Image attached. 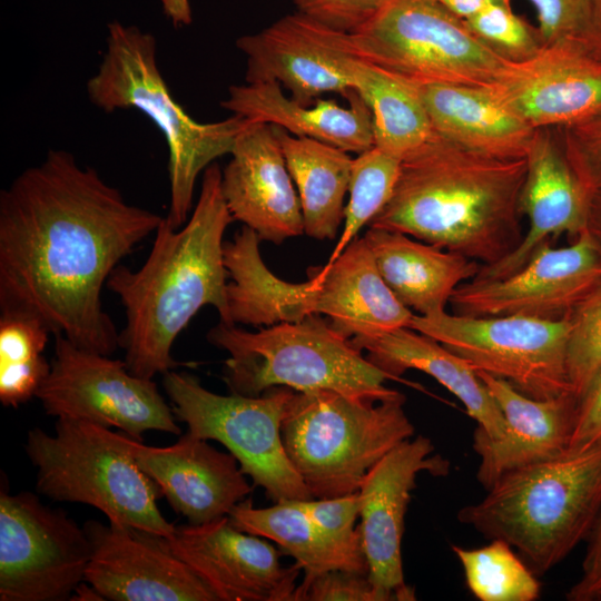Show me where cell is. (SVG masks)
<instances>
[{"label":"cell","mask_w":601,"mask_h":601,"mask_svg":"<svg viewBox=\"0 0 601 601\" xmlns=\"http://www.w3.org/2000/svg\"><path fill=\"white\" fill-rule=\"evenodd\" d=\"M585 229L601 247V189L589 197Z\"/></svg>","instance_id":"obj_46"},{"label":"cell","mask_w":601,"mask_h":601,"mask_svg":"<svg viewBox=\"0 0 601 601\" xmlns=\"http://www.w3.org/2000/svg\"><path fill=\"white\" fill-rule=\"evenodd\" d=\"M525 175L526 158L485 155L434 132L402 158L393 195L368 227L491 265L523 239Z\"/></svg>","instance_id":"obj_3"},{"label":"cell","mask_w":601,"mask_h":601,"mask_svg":"<svg viewBox=\"0 0 601 601\" xmlns=\"http://www.w3.org/2000/svg\"><path fill=\"white\" fill-rule=\"evenodd\" d=\"M364 238L395 297L414 314L445 311L454 290L481 265L401 231L370 227Z\"/></svg>","instance_id":"obj_27"},{"label":"cell","mask_w":601,"mask_h":601,"mask_svg":"<svg viewBox=\"0 0 601 601\" xmlns=\"http://www.w3.org/2000/svg\"><path fill=\"white\" fill-rule=\"evenodd\" d=\"M601 440V371L577 397L568 447H579Z\"/></svg>","instance_id":"obj_43"},{"label":"cell","mask_w":601,"mask_h":601,"mask_svg":"<svg viewBox=\"0 0 601 601\" xmlns=\"http://www.w3.org/2000/svg\"><path fill=\"white\" fill-rule=\"evenodd\" d=\"M461 523L516 549L536 575L589 536L601 511V440L502 475Z\"/></svg>","instance_id":"obj_4"},{"label":"cell","mask_w":601,"mask_h":601,"mask_svg":"<svg viewBox=\"0 0 601 601\" xmlns=\"http://www.w3.org/2000/svg\"><path fill=\"white\" fill-rule=\"evenodd\" d=\"M410 328L435 339L476 372L502 378L529 397L546 400L572 392L565 367L568 319L473 317L445 309L414 314Z\"/></svg>","instance_id":"obj_11"},{"label":"cell","mask_w":601,"mask_h":601,"mask_svg":"<svg viewBox=\"0 0 601 601\" xmlns=\"http://www.w3.org/2000/svg\"><path fill=\"white\" fill-rule=\"evenodd\" d=\"M433 131L500 158H525L535 129L500 105L485 87L416 86Z\"/></svg>","instance_id":"obj_28"},{"label":"cell","mask_w":601,"mask_h":601,"mask_svg":"<svg viewBox=\"0 0 601 601\" xmlns=\"http://www.w3.org/2000/svg\"><path fill=\"white\" fill-rule=\"evenodd\" d=\"M246 57L245 82L276 81L290 98L312 105L326 92L354 89L357 58L351 32L333 29L299 11L236 40Z\"/></svg>","instance_id":"obj_15"},{"label":"cell","mask_w":601,"mask_h":601,"mask_svg":"<svg viewBox=\"0 0 601 601\" xmlns=\"http://www.w3.org/2000/svg\"><path fill=\"white\" fill-rule=\"evenodd\" d=\"M558 129L566 159L590 197L601 189V111Z\"/></svg>","instance_id":"obj_39"},{"label":"cell","mask_w":601,"mask_h":601,"mask_svg":"<svg viewBox=\"0 0 601 601\" xmlns=\"http://www.w3.org/2000/svg\"><path fill=\"white\" fill-rule=\"evenodd\" d=\"M162 386L187 432L224 445L269 500L313 499L282 442L280 425L294 390L275 386L255 397L221 395L205 388L196 376L174 370L162 374Z\"/></svg>","instance_id":"obj_10"},{"label":"cell","mask_w":601,"mask_h":601,"mask_svg":"<svg viewBox=\"0 0 601 601\" xmlns=\"http://www.w3.org/2000/svg\"><path fill=\"white\" fill-rule=\"evenodd\" d=\"M234 220L215 162L203 173L200 193L188 220L179 228L162 217L144 265H119L107 280L125 308L119 347L132 374L152 380L175 370V339L196 313L210 305L220 322L233 324L227 302L224 234Z\"/></svg>","instance_id":"obj_2"},{"label":"cell","mask_w":601,"mask_h":601,"mask_svg":"<svg viewBox=\"0 0 601 601\" xmlns=\"http://www.w3.org/2000/svg\"><path fill=\"white\" fill-rule=\"evenodd\" d=\"M401 160L376 146L353 158L343 231L326 264L333 263L386 206L397 181Z\"/></svg>","instance_id":"obj_35"},{"label":"cell","mask_w":601,"mask_h":601,"mask_svg":"<svg viewBox=\"0 0 601 601\" xmlns=\"http://www.w3.org/2000/svg\"><path fill=\"white\" fill-rule=\"evenodd\" d=\"M461 20H466L486 7L510 0H432Z\"/></svg>","instance_id":"obj_45"},{"label":"cell","mask_w":601,"mask_h":601,"mask_svg":"<svg viewBox=\"0 0 601 601\" xmlns=\"http://www.w3.org/2000/svg\"><path fill=\"white\" fill-rule=\"evenodd\" d=\"M319 282L316 314L351 339L410 327L414 313L393 294L381 276L364 237L353 239L331 264L311 267Z\"/></svg>","instance_id":"obj_24"},{"label":"cell","mask_w":601,"mask_h":601,"mask_svg":"<svg viewBox=\"0 0 601 601\" xmlns=\"http://www.w3.org/2000/svg\"><path fill=\"white\" fill-rule=\"evenodd\" d=\"M476 373L505 420L504 433L497 439L477 427L473 433L472 447L479 456L476 479L485 490L505 473L553 457L568 447L577 404L572 392L535 400L502 378Z\"/></svg>","instance_id":"obj_23"},{"label":"cell","mask_w":601,"mask_h":601,"mask_svg":"<svg viewBox=\"0 0 601 601\" xmlns=\"http://www.w3.org/2000/svg\"><path fill=\"white\" fill-rule=\"evenodd\" d=\"M544 45L568 39L592 42L594 0H530ZM593 43V42H592Z\"/></svg>","instance_id":"obj_41"},{"label":"cell","mask_w":601,"mask_h":601,"mask_svg":"<svg viewBox=\"0 0 601 601\" xmlns=\"http://www.w3.org/2000/svg\"><path fill=\"white\" fill-rule=\"evenodd\" d=\"M0 312V402L18 407L36 397L50 373L43 351L51 332L33 315Z\"/></svg>","instance_id":"obj_33"},{"label":"cell","mask_w":601,"mask_h":601,"mask_svg":"<svg viewBox=\"0 0 601 601\" xmlns=\"http://www.w3.org/2000/svg\"><path fill=\"white\" fill-rule=\"evenodd\" d=\"M121 439L187 523L203 524L229 515L254 487L231 453L220 452L189 432L165 447L145 445L124 434Z\"/></svg>","instance_id":"obj_21"},{"label":"cell","mask_w":601,"mask_h":601,"mask_svg":"<svg viewBox=\"0 0 601 601\" xmlns=\"http://www.w3.org/2000/svg\"><path fill=\"white\" fill-rule=\"evenodd\" d=\"M296 11L339 31L354 32L391 0H292Z\"/></svg>","instance_id":"obj_42"},{"label":"cell","mask_w":601,"mask_h":601,"mask_svg":"<svg viewBox=\"0 0 601 601\" xmlns=\"http://www.w3.org/2000/svg\"><path fill=\"white\" fill-rule=\"evenodd\" d=\"M434 451L424 435L405 440L367 472L357 491L368 577L392 601L416 600L414 588L404 580L402 538L418 474L444 476L450 471V462Z\"/></svg>","instance_id":"obj_17"},{"label":"cell","mask_w":601,"mask_h":601,"mask_svg":"<svg viewBox=\"0 0 601 601\" xmlns=\"http://www.w3.org/2000/svg\"><path fill=\"white\" fill-rule=\"evenodd\" d=\"M592 42L601 52V0H594L593 4Z\"/></svg>","instance_id":"obj_49"},{"label":"cell","mask_w":601,"mask_h":601,"mask_svg":"<svg viewBox=\"0 0 601 601\" xmlns=\"http://www.w3.org/2000/svg\"><path fill=\"white\" fill-rule=\"evenodd\" d=\"M485 88L533 129L569 126L601 111V52L585 39L544 45Z\"/></svg>","instance_id":"obj_16"},{"label":"cell","mask_w":601,"mask_h":601,"mask_svg":"<svg viewBox=\"0 0 601 601\" xmlns=\"http://www.w3.org/2000/svg\"><path fill=\"white\" fill-rule=\"evenodd\" d=\"M106 50L87 81L90 102L105 112L134 108L146 115L168 147L170 203L167 218L181 227L193 210L200 173L224 155L248 120L238 115L213 122L191 118L175 100L158 66L157 40L137 26L108 23Z\"/></svg>","instance_id":"obj_5"},{"label":"cell","mask_w":601,"mask_h":601,"mask_svg":"<svg viewBox=\"0 0 601 601\" xmlns=\"http://www.w3.org/2000/svg\"><path fill=\"white\" fill-rule=\"evenodd\" d=\"M161 219L71 152L50 149L0 193V311L33 315L52 335L110 356L119 333L104 286Z\"/></svg>","instance_id":"obj_1"},{"label":"cell","mask_w":601,"mask_h":601,"mask_svg":"<svg viewBox=\"0 0 601 601\" xmlns=\"http://www.w3.org/2000/svg\"><path fill=\"white\" fill-rule=\"evenodd\" d=\"M229 155L221 189L234 220L277 245L302 235L300 203L275 127L248 121Z\"/></svg>","instance_id":"obj_20"},{"label":"cell","mask_w":601,"mask_h":601,"mask_svg":"<svg viewBox=\"0 0 601 601\" xmlns=\"http://www.w3.org/2000/svg\"><path fill=\"white\" fill-rule=\"evenodd\" d=\"M82 526L91 545L83 581L105 600L218 601L162 536L112 521L89 520Z\"/></svg>","instance_id":"obj_19"},{"label":"cell","mask_w":601,"mask_h":601,"mask_svg":"<svg viewBox=\"0 0 601 601\" xmlns=\"http://www.w3.org/2000/svg\"><path fill=\"white\" fill-rule=\"evenodd\" d=\"M396 392L383 400L331 390L292 394L280 425L286 454L314 499L357 492L367 472L415 428Z\"/></svg>","instance_id":"obj_6"},{"label":"cell","mask_w":601,"mask_h":601,"mask_svg":"<svg viewBox=\"0 0 601 601\" xmlns=\"http://www.w3.org/2000/svg\"><path fill=\"white\" fill-rule=\"evenodd\" d=\"M589 536L580 579L565 594L569 601H601V511Z\"/></svg>","instance_id":"obj_44"},{"label":"cell","mask_w":601,"mask_h":601,"mask_svg":"<svg viewBox=\"0 0 601 601\" xmlns=\"http://www.w3.org/2000/svg\"><path fill=\"white\" fill-rule=\"evenodd\" d=\"M161 539L218 601H294L302 569L282 565L273 544L238 530L229 515L175 525L173 534Z\"/></svg>","instance_id":"obj_18"},{"label":"cell","mask_w":601,"mask_h":601,"mask_svg":"<svg viewBox=\"0 0 601 601\" xmlns=\"http://www.w3.org/2000/svg\"><path fill=\"white\" fill-rule=\"evenodd\" d=\"M566 319L565 367L578 397L601 371V279L578 302Z\"/></svg>","instance_id":"obj_36"},{"label":"cell","mask_w":601,"mask_h":601,"mask_svg":"<svg viewBox=\"0 0 601 601\" xmlns=\"http://www.w3.org/2000/svg\"><path fill=\"white\" fill-rule=\"evenodd\" d=\"M351 37L358 59L415 86L486 87L508 63L432 0H391Z\"/></svg>","instance_id":"obj_9"},{"label":"cell","mask_w":601,"mask_h":601,"mask_svg":"<svg viewBox=\"0 0 601 601\" xmlns=\"http://www.w3.org/2000/svg\"><path fill=\"white\" fill-rule=\"evenodd\" d=\"M600 279L601 247L585 229L564 247L544 243L514 274L463 283L449 304L465 316L562 321Z\"/></svg>","instance_id":"obj_14"},{"label":"cell","mask_w":601,"mask_h":601,"mask_svg":"<svg viewBox=\"0 0 601 601\" xmlns=\"http://www.w3.org/2000/svg\"><path fill=\"white\" fill-rule=\"evenodd\" d=\"M471 593L481 601H535L541 594L536 574L503 540L482 548L452 545Z\"/></svg>","instance_id":"obj_34"},{"label":"cell","mask_w":601,"mask_h":601,"mask_svg":"<svg viewBox=\"0 0 601 601\" xmlns=\"http://www.w3.org/2000/svg\"><path fill=\"white\" fill-rule=\"evenodd\" d=\"M27 456L37 492L56 502L83 503L126 526L169 538L158 485L139 467L121 434L89 422L58 417L55 433L28 432Z\"/></svg>","instance_id":"obj_8"},{"label":"cell","mask_w":601,"mask_h":601,"mask_svg":"<svg viewBox=\"0 0 601 601\" xmlns=\"http://www.w3.org/2000/svg\"><path fill=\"white\" fill-rule=\"evenodd\" d=\"M322 316L313 314L256 332L219 321L207 339L229 354L223 372L229 392L255 397L286 386L296 392L331 390L373 400L394 395L397 391L385 386L393 377Z\"/></svg>","instance_id":"obj_7"},{"label":"cell","mask_w":601,"mask_h":601,"mask_svg":"<svg viewBox=\"0 0 601 601\" xmlns=\"http://www.w3.org/2000/svg\"><path fill=\"white\" fill-rule=\"evenodd\" d=\"M351 342L366 351L367 359L394 381H400L407 370L432 376L464 405L480 431L491 439L504 433L503 414L476 371L435 339L401 327L376 336L354 337Z\"/></svg>","instance_id":"obj_26"},{"label":"cell","mask_w":601,"mask_h":601,"mask_svg":"<svg viewBox=\"0 0 601 601\" xmlns=\"http://www.w3.org/2000/svg\"><path fill=\"white\" fill-rule=\"evenodd\" d=\"M259 242L256 231L244 226L230 242L224 243L231 323L265 327L316 314L318 279L311 274L304 283L280 279L264 263Z\"/></svg>","instance_id":"obj_29"},{"label":"cell","mask_w":601,"mask_h":601,"mask_svg":"<svg viewBox=\"0 0 601 601\" xmlns=\"http://www.w3.org/2000/svg\"><path fill=\"white\" fill-rule=\"evenodd\" d=\"M294 601H392L378 589L368 573L335 569L309 579L297 585Z\"/></svg>","instance_id":"obj_40"},{"label":"cell","mask_w":601,"mask_h":601,"mask_svg":"<svg viewBox=\"0 0 601 601\" xmlns=\"http://www.w3.org/2000/svg\"><path fill=\"white\" fill-rule=\"evenodd\" d=\"M275 130L298 190L304 233L318 240L334 239L344 219L353 158L333 145Z\"/></svg>","instance_id":"obj_30"},{"label":"cell","mask_w":601,"mask_h":601,"mask_svg":"<svg viewBox=\"0 0 601 601\" xmlns=\"http://www.w3.org/2000/svg\"><path fill=\"white\" fill-rule=\"evenodd\" d=\"M344 98L348 107L321 98L302 105L288 98L278 82L259 81L230 86L220 106L248 121L269 124L296 137L361 154L374 146L372 112L355 89Z\"/></svg>","instance_id":"obj_25"},{"label":"cell","mask_w":601,"mask_h":601,"mask_svg":"<svg viewBox=\"0 0 601 601\" xmlns=\"http://www.w3.org/2000/svg\"><path fill=\"white\" fill-rule=\"evenodd\" d=\"M162 9L173 16H185L191 11L189 0H160Z\"/></svg>","instance_id":"obj_48"},{"label":"cell","mask_w":601,"mask_h":601,"mask_svg":"<svg viewBox=\"0 0 601 601\" xmlns=\"http://www.w3.org/2000/svg\"><path fill=\"white\" fill-rule=\"evenodd\" d=\"M53 336L51 370L36 394L48 415L116 427L137 441L147 431L180 434L171 405L152 380L129 372L125 361Z\"/></svg>","instance_id":"obj_12"},{"label":"cell","mask_w":601,"mask_h":601,"mask_svg":"<svg viewBox=\"0 0 601 601\" xmlns=\"http://www.w3.org/2000/svg\"><path fill=\"white\" fill-rule=\"evenodd\" d=\"M91 555L83 530L28 491L0 492V601H65Z\"/></svg>","instance_id":"obj_13"},{"label":"cell","mask_w":601,"mask_h":601,"mask_svg":"<svg viewBox=\"0 0 601 601\" xmlns=\"http://www.w3.org/2000/svg\"><path fill=\"white\" fill-rule=\"evenodd\" d=\"M229 518L238 530L276 543L304 571V579L335 569L368 573L366 566L319 531L297 500L256 508L250 499H245L233 508Z\"/></svg>","instance_id":"obj_31"},{"label":"cell","mask_w":601,"mask_h":601,"mask_svg":"<svg viewBox=\"0 0 601 601\" xmlns=\"http://www.w3.org/2000/svg\"><path fill=\"white\" fill-rule=\"evenodd\" d=\"M354 89L373 117L374 146L403 158L434 134L417 87L356 58Z\"/></svg>","instance_id":"obj_32"},{"label":"cell","mask_w":601,"mask_h":601,"mask_svg":"<svg viewBox=\"0 0 601 601\" xmlns=\"http://www.w3.org/2000/svg\"><path fill=\"white\" fill-rule=\"evenodd\" d=\"M70 600L77 601H101L105 600L98 591L88 582L82 581L73 591Z\"/></svg>","instance_id":"obj_47"},{"label":"cell","mask_w":601,"mask_h":601,"mask_svg":"<svg viewBox=\"0 0 601 601\" xmlns=\"http://www.w3.org/2000/svg\"><path fill=\"white\" fill-rule=\"evenodd\" d=\"M463 21L477 40L508 62L525 61L544 46L539 28L514 13L510 1L491 4Z\"/></svg>","instance_id":"obj_37"},{"label":"cell","mask_w":601,"mask_h":601,"mask_svg":"<svg viewBox=\"0 0 601 601\" xmlns=\"http://www.w3.org/2000/svg\"><path fill=\"white\" fill-rule=\"evenodd\" d=\"M525 158L521 211L528 218V229L512 253L481 266L477 279L514 274L552 237L562 234L578 237L587 228L589 195L566 159L559 129H535Z\"/></svg>","instance_id":"obj_22"},{"label":"cell","mask_w":601,"mask_h":601,"mask_svg":"<svg viewBox=\"0 0 601 601\" xmlns=\"http://www.w3.org/2000/svg\"><path fill=\"white\" fill-rule=\"evenodd\" d=\"M297 503L327 539L368 570L356 526L361 513L358 492L328 499L297 500Z\"/></svg>","instance_id":"obj_38"}]
</instances>
